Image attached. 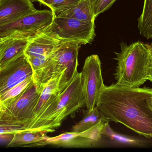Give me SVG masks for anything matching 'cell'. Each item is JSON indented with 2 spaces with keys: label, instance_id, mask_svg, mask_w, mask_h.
I'll list each match as a JSON object with an SVG mask.
<instances>
[{
  "label": "cell",
  "instance_id": "obj_1",
  "mask_svg": "<svg viewBox=\"0 0 152 152\" xmlns=\"http://www.w3.org/2000/svg\"><path fill=\"white\" fill-rule=\"evenodd\" d=\"M152 88L113 84L102 88L96 106L107 120L120 123L142 136L152 138Z\"/></svg>",
  "mask_w": 152,
  "mask_h": 152
},
{
  "label": "cell",
  "instance_id": "obj_2",
  "mask_svg": "<svg viewBox=\"0 0 152 152\" xmlns=\"http://www.w3.org/2000/svg\"><path fill=\"white\" fill-rule=\"evenodd\" d=\"M121 51L115 52L117 65L114 74L116 84L133 88L139 87L148 80L151 58L149 44L135 42L120 44Z\"/></svg>",
  "mask_w": 152,
  "mask_h": 152
},
{
  "label": "cell",
  "instance_id": "obj_3",
  "mask_svg": "<svg viewBox=\"0 0 152 152\" xmlns=\"http://www.w3.org/2000/svg\"><path fill=\"white\" fill-rule=\"evenodd\" d=\"M85 106L82 76L81 72H78L66 88L61 93L59 101L54 109L30 132L45 134L55 132L66 118L73 116Z\"/></svg>",
  "mask_w": 152,
  "mask_h": 152
},
{
  "label": "cell",
  "instance_id": "obj_4",
  "mask_svg": "<svg viewBox=\"0 0 152 152\" xmlns=\"http://www.w3.org/2000/svg\"><path fill=\"white\" fill-rule=\"evenodd\" d=\"M41 93L33 82L17 97L1 104L0 123L20 127L22 129L31 120Z\"/></svg>",
  "mask_w": 152,
  "mask_h": 152
},
{
  "label": "cell",
  "instance_id": "obj_5",
  "mask_svg": "<svg viewBox=\"0 0 152 152\" xmlns=\"http://www.w3.org/2000/svg\"><path fill=\"white\" fill-rule=\"evenodd\" d=\"M80 45L72 42H61L49 55L53 78H59L61 93L78 72V55Z\"/></svg>",
  "mask_w": 152,
  "mask_h": 152
},
{
  "label": "cell",
  "instance_id": "obj_6",
  "mask_svg": "<svg viewBox=\"0 0 152 152\" xmlns=\"http://www.w3.org/2000/svg\"><path fill=\"white\" fill-rule=\"evenodd\" d=\"M44 31L61 43L72 42L80 45L90 43L95 36L94 23L66 17L54 16L50 26Z\"/></svg>",
  "mask_w": 152,
  "mask_h": 152
},
{
  "label": "cell",
  "instance_id": "obj_7",
  "mask_svg": "<svg viewBox=\"0 0 152 152\" xmlns=\"http://www.w3.org/2000/svg\"><path fill=\"white\" fill-rule=\"evenodd\" d=\"M54 18V13L51 10H37L1 26L0 37L18 34L31 38L50 26Z\"/></svg>",
  "mask_w": 152,
  "mask_h": 152
},
{
  "label": "cell",
  "instance_id": "obj_8",
  "mask_svg": "<svg viewBox=\"0 0 152 152\" xmlns=\"http://www.w3.org/2000/svg\"><path fill=\"white\" fill-rule=\"evenodd\" d=\"M82 87L87 109L92 110L104 86L99 56L92 54L86 59L81 72Z\"/></svg>",
  "mask_w": 152,
  "mask_h": 152
},
{
  "label": "cell",
  "instance_id": "obj_9",
  "mask_svg": "<svg viewBox=\"0 0 152 152\" xmlns=\"http://www.w3.org/2000/svg\"><path fill=\"white\" fill-rule=\"evenodd\" d=\"M106 122H102L82 132H65L54 137L47 136L46 140L34 145H53L63 147L82 148L94 146L102 138V131Z\"/></svg>",
  "mask_w": 152,
  "mask_h": 152
},
{
  "label": "cell",
  "instance_id": "obj_10",
  "mask_svg": "<svg viewBox=\"0 0 152 152\" xmlns=\"http://www.w3.org/2000/svg\"><path fill=\"white\" fill-rule=\"evenodd\" d=\"M31 77L32 68L24 54L0 69V95Z\"/></svg>",
  "mask_w": 152,
  "mask_h": 152
},
{
  "label": "cell",
  "instance_id": "obj_11",
  "mask_svg": "<svg viewBox=\"0 0 152 152\" xmlns=\"http://www.w3.org/2000/svg\"><path fill=\"white\" fill-rule=\"evenodd\" d=\"M30 38L18 34L0 37V69L24 54Z\"/></svg>",
  "mask_w": 152,
  "mask_h": 152
},
{
  "label": "cell",
  "instance_id": "obj_12",
  "mask_svg": "<svg viewBox=\"0 0 152 152\" xmlns=\"http://www.w3.org/2000/svg\"><path fill=\"white\" fill-rule=\"evenodd\" d=\"M36 10L31 0H2L0 2V26Z\"/></svg>",
  "mask_w": 152,
  "mask_h": 152
},
{
  "label": "cell",
  "instance_id": "obj_13",
  "mask_svg": "<svg viewBox=\"0 0 152 152\" xmlns=\"http://www.w3.org/2000/svg\"><path fill=\"white\" fill-rule=\"evenodd\" d=\"M59 78H53L45 85L34 109L31 120L22 127L23 132L26 128L36 121L48 107L59 98L61 94L59 89Z\"/></svg>",
  "mask_w": 152,
  "mask_h": 152
},
{
  "label": "cell",
  "instance_id": "obj_14",
  "mask_svg": "<svg viewBox=\"0 0 152 152\" xmlns=\"http://www.w3.org/2000/svg\"><path fill=\"white\" fill-rule=\"evenodd\" d=\"M60 43L48 32L43 31L29 39L24 54L27 58L48 56Z\"/></svg>",
  "mask_w": 152,
  "mask_h": 152
},
{
  "label": "cell",
  "instance_id": "obj_15",
  "mask_svg": "<svg viewBox=\"0 0 152 152\" xmlns=\"http://www.w3.org/2000/svg\"><path fill=\"white\" fill-rule=\"evenodd\" d=\"M54 16L73 18L88 23H94L96 18L91 0H81L74 8Z\"/></svg>",
  "mask_w": 152,
  "mask_h": 152
},
{
  "label": "cell",
  "instance_id": "obj_16",
  "mask_svg": "<svg viewBox=\"0 0 152 152\" xmlns=\"http://www.w3.org/2000/svg\"><path fill=\"white\" fill-rule=\"evenodd\" d=\"M83 118L73 126L72 132H84L100 123L109 121L96 106L92 110H83Z\"/></svg>",
  "mask_w": 152,
  "mask_h": 152
},
{
  "label": "cell",
  "instance_id": "obj_17",
  "mask_svg": "<svg viewBox=\"0 0 152 152\" xmlns=\"http://www.w3.org/2000/svg\"><path fill=\"white\" fill-rule=\"evenodd\" d=\"M46 134L41 132H24L13 134V137L8 144V147L25 146L33 147L34 145L46 140Z\"/></svg>",
  "mask_w": 152,
  "mask_h": 152
},
{
  "label": "cell",
  "instance_id": "obj_18",
  "mask_svg": "<svg viewBox=\"0 0 152 152\" xmlns=\"http://www.w3.org/2000/svg\"><path fill=\"white\" fill-rule=\"evenodd\" d=\"M137 28L142 36L152 39V0H144L142 11L137 20Z\"/></svg>",
  "mask_w": 152,
  "mask_h": 152
},
{
  "label": "cell",
  "instance_id": "obj_19",
  "mask_svg": "<svg viewBox=\"0 0 152 152\" xmlns=\"http://www.w3.org/2000/svg\"><path fill=\"white\" fill-rule=\"evenodd\" d=\"M102 135H104L116 142L125 145L139 146L142 145V142L135 138L120 134L113 131L108 122H106L102 131Z\"/></svg>",
  "mask_w": 152,
  "mask_h": 152
},
{
  "label": "cell",
  "instance_id": "obj_20",
  "mask_svg": "<svg viewBox=\"0 0 152 152\" xmlns=\"http://www.w3.org/2000/svg\"><path fill=\"white\" fill-rule=\"evenodd\" d=\"M33 78L31 77L24 80L23 82L16 85L12 88L0 95V104L10 101L21 94L32 82Z\"/></svg>",
  "mask_w": 152,
  "mask_h": 152
},
{
  "label": "cell",
  "instance_id": "obj_21",
  "mask_svg": "<svg viewBox=\"0 0 152 152\" xmlns=\"http://www.w3.org/2000/svg\"><path fill=\"white\" fill-rule=\"evenodd\" d=\"M81 0H54L49 6L54 15L74 8Z\"/></svg>",
  "mask_w": 152,
  "mask_h": 152
},
{
  "label": "cell",
  "instance_id": "obj_22",
  "mask_svg": "<svg viewBox=\"0 0 152 152\" xmlns=\"http://www.w3.org/2000/svg\"><path fill=\"white\" fill-rule=\"evenodd\" d=\"M116 0H91L96 17L108 10Z\"/></svg>",
  "mask_w": 152,
  "mask_h": 152
},
{
  "label": "cell",
  "instance_id": "obj_23",
  "mask_svg": "<svg viewBox=\"0 0 152 152\" xmlns=\"http://www.w3.org/2000/svg\"><path fill=\"white\" fill-rule=\"evenodd\" d=\"M23 132L21 128L11 125L0 123V135L4 134H14L15 133Z\"/></svg>",
  "mask_w": 152,
  "mask_h": 152
},
{
  "label": "cell",
  "instance_id": "obj_24",
  "mask_svg": "<svg viewBox=\"0 0 152 152\" xmlns=\"http://www.w3.org/2000/svg\"><path fill=\"white\" fill-rule=\"evenodd\" d=\"M151 51V58L150 65L148 68V80L152 82V43L149 44Z\"/></svg>",
  "mask_w": 152,
  "mask_h": 152
},
{
  "label": "cell",
  "instance_id": "obj_25",
  "mask_svg": "<svg viewBox=\"0 0 152 152\" xmlns=\"http://www.w3.org/2000/svg\"><path fill=\"white\" fill-rule=\"evenodd\" d=\"M34 1L39 2L40 3L49 7L54 1V0H34Z\"/></svg>",
  "mask_w": 152,
  "mask_h": 152
},
{
  "label": "cell",
  "instance_id": "obj_26",
  "mask_svg": "<svg viewBox=\"0 0 152 152\" xmlns=\"http://www.w3.org/2000/svg\"><path fill=\"white\" fill-rule=\"evenodd\" d=\"M149 104H150V106H151V108L152 110V96L149 99Z\"/></svg>",
  "mask_w": 152,
  "mask_h": 152
},
{
  "label": "cell",
  "instance_id": "obj_27",
  "mask_svg": "<svg viewBox=\"0 0 152 152\" xmlns=\"http://www.w3.org/2000/svg\"><path fill=\"white\" fill-rule=\"evenodd\" d=\"M1 1H2V0H0V2H1Z\"/></svg>",
  "mask_w": 152,
  "mask_h": 152
}]
</instances>
